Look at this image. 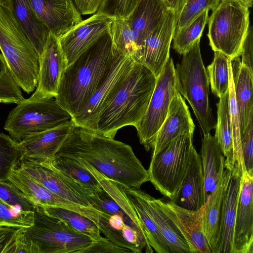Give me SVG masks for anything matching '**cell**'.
I'll return each instance as SVG.
<instances>
[{"instance_id": "obj_1", "label": "cell", "mask_w": 253, "mask_h": 253, "mask_svg": "<svg viewBox=\"0 0 253 253\" xmlns=\"http://www.w3.org/2000/svg\"><path fill=\"white\" fill-rule=\"evenodd\" d=\"M59 156L85 162L126 188L139 189L149 181L129 145L82 127L74 126L55 157Z\"/></svg>"}, {"instance_id": "obj_2", "label": "cell", "mask_w": 253, "mask_h": 253, "mask_svg": "<svg viewBox=\"0 0 253 253\" xmlns=\"http://www.w3.org/2000/svg\"><path fill=\"white\" fill-rule=\"evenodd\" d=\"M113 58L111 40L107 33L67 66L55 98L72 118L81 112L106 77Z\"/></svg>"}, {"instance_id": "obj_3", "label": "cell", "mask_w": 253, "mask_h": 253, "mask_svg": "<svg viewBox=\"0 0 253 253\" xmlns=\"http://www.w3.org/2000/svg\"><path fill=\"white\" fill-rule=\"evenodd\" d=\"M156 82V77L148 68L135 62L103 106L96 132L114 138L124 126L136 128L147 110Z\"/></svg>"}, {"instance_id": "obj_4", "label": "cell", "mask_w": 253, "mask_h": 253, "mask_svg": "<svg viewBox=\"0 0 253 253\" xmlns=\"http://www.w3.org/2000/svg\"><path fill=\"white\" fill-rule=\"evenodd\" d=\"M0 49L8 71L27 93L38 84L39 56L12 12L0 5Z\"/></svg>"}, {"instance_id": "obj_5", "label": "cell", "mask_w": 253, "mask_h": 253, "mask_svg": "<svg viewBox=\"0 0 253 253\" xmlns=\"http://www.w3.org/2000/svg\"><path fill=\"white\" fill-rule=\"evenodd\" d=\"M198 40L176 65L175 71L180 94L188 101L199 124L203 135L215 128L210 100L209 82Z\"/></svg>"}, {"instance_id": "obj_6", "label": "cell", "mask_w": 253, "mask_h": 253, "mask_svg": "<svg viewBox=\"0 0 253 253\" xmlns=\"http://www.w3.org/2000/svg\"><path fill=\"white\" fill-rule=\"evenodd\" d=\"M72 122V117L55 97L24 99L8 114L4 129L15 141L26 136Z\"/></svg>"}, {"instance_id": "obj_7", "label": "cell", "mask_w": 253, "mask_h": 253, "mask_svg": "<svg viewBox=\"0 0 253 253\" xmlns=\"http://www.w3.org/2000/svg\"><path fill=\"white\" fill-rule=\"evenodd\" d=\"M193 136L181 134L152 155L149 181L170 201L175 199L188 167Z\"/></svg>"}, {"instance_id": "obj_8", "label": "cell", "mask_w": 253, "mask_h": 253, "mask_svg": "<svg viewBox=\"0 0 253 253\" xmlns=\"http://www.w3.org/2000/svg\"><path fill=\"white\" fill-rule=\"evenodd\" d=\"M249 8L236 0H223L208 18V37L213 51L230 59L240 56L250 26Z\"/></svg>"}, {"instance_id": "obj_9", "label": "cell", "mask_w": 253, "mask_h": 253, "mask_svg": "<svg viewBox=\"0 0 253 253\" xmlns=\"http://www.w3.org/2000/svg\"><path fill=\"white\" fill-rule=\"evenodd\" d=\"M23 228L32 243L33 253H81L95 241L37 206L33 225Z\"/></svg>"}, {"instance_id": "obj_10", "label": "cell", "mask_w": 253, "mask_h": 253, "mask_svg": "<svg viewBox=\"0 0 253 253\" xmlns=\"http://www.w3.org/2000/svg\"><path fill=\"white\" fill-rule=\"evenodd\" d=\"M178 94H180L179 83L173 60L169 57L156 78L147 110L136 128L139 142L146 150L152 148L157 133L167 117L170 102Z\"/></svg>"}, {"instance_id": "obj_11", "label": "cell", "mask_w": 253, "mask_h": 253, "mask_svg": "<svg viewBox=\"0 0 253 253\" xmlns=\"http://www.w3.org/2000/svg\"><path fill=\"white\" fill-rule=\"evenodd\" d=\"M52 160L22 157L16 167L49 191L75 204L92 207L88 198L93 194L64 174L52 163Z\"/></svg>"}, {"instance_id": "obj_12", "label": "cell", "mask_w": 253, "mask_h": 253, "mask_svg": "<svg viewBox=\"0 0 253 253\" xmlns=\"http://www.w3.org/2000/svg\"><path fill=\"white\" fill-rule=\"evenodd\" d=\"M112 52L114 58L110 70L83 110L72 118L75 126L96 132L98 118L103 106L135 63L130 56Z\"/></svg>"}, {"instance_id": "obj_13", "label": "cell", "mask_w": 253, "mask_h": 253, "mask_svg": "<svg viewBox=\"0 0 253 253\" xmlns=\"http://www.w3.org/2000/svg\"><path fill=\"white\" fill-rule=\"evenodd\" d=\"M112 18L96 12L58 37L67 66L108 33Z\"/></svg>"}, {"instance_id": "obj_14", "label": "cell", "mask_w": 253, "mask_h": 253, "mask_svg": "<svg viewBox=\"0 0 253 253\" xmlns=\"http://www.w3.org/2000/svg\"><path fill=\"white\" fill-rule=\"evenodd\" d=\"M67 67L66 57L58 37L49 32L39 55L37 86L31 99L55 97L62 75Z\"/></svg>"}, {"instance_id": "obj_15", "label": "cell", "mask_w": 253, "mask_h": 253, "mask_svg": "<svg viewBox=\"0 0 253 253\" xmlns=\"http://www.w3.org/2000/svg\"><path fill=\"white\" fill-rule=\"evenodd\" d=\"M8 180L36 206L58 207L76 212L98 224L100 211L93 207L75 204L49 191L21 169L15 168Z\"/></svg>"}, {"instance_id": "obj_16", "label": "cell", "mask_w": 253, "mask_h": 253, "mask_svg": "<svg viewBox=\"0 0 253 253\" xmlns=\"http://www.w3.org/2000/svg\"><path fill=\"white\" fill-rule=\"evenodd\" d=\"M253 176H241L233 235V253H253Z\"/></svg>"}, {"instance_id": "obj_17", "label": "cell", "mask_w": 253, "mask_h": 253, "mask_svg": "<svg viewBox=\"0 0 253 253\" xmlns=\"http://www.w3.org/2000/svg\"><path fill=\"white\" fill-rule=\"evenodd\" d=\"M175 15L169 10L160 23L145 38L142 63L157 78L169 58Z\"/></svg>"}, {"instance_id": "obj_18", "label": "cell", "mask_w": 253, "mask_h": 253, "mask_svg": "<svg viewBox=\"0 0 253 253\" xmlns=\"http://www.w3.org/2000/svg\"><path fill=\"white\" fill-rule=\"evenodd\" d=\"M49 31L59 37L83 20L73 0H29Z\"/></svg>"}, {"instance_id": "obj_19", "label": "cell", "mask_w": 253, "mask_h": 253, "mask_svg": "<svg viewBox=\"0 0 253 253\" xmlns=\"http://www.w3.org/2000/svg\"><path fill=\"white\" fill-rule=\"evenodd\" d=\"M161 203L166 213L184 235L192 253H212L203 231V207L192 211L181 208L171 201L165 202L161 199Z\"/></svg>"}, {"instance_id": "obj_20", "label": "cell", "mask_w": 253, "mask_h": 253, "mask_svg": "<svg viewBox=\"0 0 253 253\" xmlns=\"http://www.w3.org/2000/svg\"><path fill=\"white\" fill-rule=\"evenodd\" d=\"M195 126L189 107L180 94L171 100L167 117L158 130L152 146V155L181 134L193 136Z\"/></svg>"}, {"instance_id": "obj_21", "label": "cell", "mask_w": 253, "mask_h": 253, "mask_svg": "<svg viewBox=\"0 0 253 253\" xmlns=\"http://www.w3.org/2000/svg\"><path fill=\"white\" fill-rule=\"evenodd\" d=\"M219 253H233V242L241 173L235 165L226 169Z\"/></svg>"}, {"instance_id": "obj_22", "label": "cell", "mask_w": 253, "mask_h": 253, "mask_svg": "<svg viewBox=\"0 0 253 253\" xmlns=\"http://www.w3.org/2000/svg\"><path fill=\"white\" fill-rule=\"evenodd\" d=\"M74 126L72 121L25 137L19 142L21 158L53 160Z\"/></svg>"}, {"instance_id": "obj_23", "label": "cell", "mask_w": 253, "mask_h": 253, "mask_svg": "<svg viewBox=\"0 0 253 253\" xmlns=\"http://www.w3.org/2000/svg\"><path fill=\"white\" fill-rule=\"evenodd\" d=\"M183 209L196 211L205 204L204 182L201 155L192 148L185 175L173 201Z\"/></svg>"}, {"instance_id": "obj_24", "label": "cell", "mask_w": 253, "mask_h": 253, "mask_svg": "<svg viewBox=\"0 0 253 253\" xmlns=\"http://www.w3.org/2000/svg\"><path fill=\"white\" fill-rule=\"evenodd\" d=\"M88 202L95 209L111 215L117 214L128 218L143 229L122 185L113 181H108L103 185L101 193L89 196Z\"/></svg>"}, {"instance_id": "obj_25", "label": "cell", "mask_w": 253, "mask_h": 253, "mask_svg": "<svg viewBox=\"0 0 253 253\" xmlns=\"http://www.w3.org/2000/svg\"><path fill=\"white\" fill-rule=\"evenodd\" d=\"M240 119V135L253 118V73L242 65L239 57L230 59Z\"/></svg>"}, {"instance_id": "obj_26", "label": "cell", "mask_w": 253, "mask_h": 253, "mask_svg": "<svg viewBox=\"0 0 253 253\" xmlns=\"http://www.w3.org/2000/svg\"><path fill=\"white\" fill-rule=\"evenodd\" d=\"M201 157L206 201L216 189L224 174L225 157L216 138L210 133L204 135Z\"/></svg>"}, {"instance_id": "obj_27", "label": "cell", "mask_w": 253, "mask_h": 253, "mask_svg": "<svg viewBox=\"0 0 253 253\" xmlns=\"http://www.w3.org/2000/svg\"><path fill=\"white\" fill-rule=\"evenodd\" d=\"M124 191L141 222L151 248L157 253H171L151 214L146 193L139 189L125 187Z\"/></svg>"}, {"instance_id": "obj_28", "label": "cell", "mask_w": 253, "mask_h": 253, "mask_svg": "<svg viewBox=\"0 0 253 253\" xmlns=\"http://www.w3.org/2000/svg\"><path fill=\"white\" fill-rule=\"evenodd\" d=\"M7 8L12 12L39 56L50 32L29 0H10Z\"/></svg>"}, {"instance_id": "obj_29", "label": "cell", "mask_w": 253, "mask_h": 253, "mask_svg": "<svg viewBox=\"0 0 253 253\" xmlns=\"http://www.w3.org/2000/svg\"><path fill=\"white\" fill-rule=\"evenodd\" d=\"M225 172L216 189L207 198L203 208V231L212 253H219Z\"/></svg>"}, {"instance_id": "obj_30", "label": "cell", "mask_w": 253, "mask_h": 253, "mask_svg": "<svg viewBox=\"0 0 253 253\" xmlns=\"http://www.w3.org/2000/svg\"><path fill=\"white\" fill-rule=\"evenodd\" d=\"M108 33L112 51L130 56L136 63L141 64L144 39L126 20L112 18Z\"/></svg>"}, {"instance_id": "obj_31", "label": "cell", "mask_w": 253, "mask_h": 253, "mask_svg": "<svg viewBox=\"0 0 253 253\" xmlns=\"http://www.w3.org/2000/svg\"><path fill=\"white\" fill-rule=\"evenodd\" d=\"M146 197L151 214L171 253H192L184 235L164 210L161 199L147 193Z\"/></svg>"}, {"instance_id": "obj_32", "label": "cell", "mask_w": 253, "mask_h": 253, "mask_svg": "<svg viewBox=\"0 0 253 253\" xmlns=\"http://www.w3.org/2000/svg\"><path fill=\"white\" fill-rule=\"evenodd\" d=\"M169 9L162 0H140L126 20L145 39L163 20Z\"/></svg>"}, {"instance_id": "obj_33", "label": "cell", "mask_w": 253, "mask_h": 253, "mask_svg": "<svg viewBox=\"0 0 253 253\" xmlns=\"http://www.w3.org/2000/svg\"><path fill=\"white\" fill-rule=\"evenodd\" d=\"M217 105L215 136L225 157L224 169L232 170L235 166L228 91L219 98Z\"/></svg>"}, {"instance_id": "obj_34", "label": "cell", "mask_w": 253, "mask_h": 253, "mask_svg": "<svg viewBox=\"0 0 253 253\" xmlns=\"http://www.w3.org/2000/svg\"><path fill=\"white\" fill-rule=\"evenodd\" d=\"M39 207L47 214L63 221L73 229L89 236L95 241L102 237L99 228L94 222L76 212L58 207Z\"/></svg>"}, {"instance_id": "obj_35", "label": "cell", "mask_w": 253, "mask_h": 253, "mask_svg": "<svg viewBox=\"0 0 253 253\" xmlns=\"http://www.w3.org/2000/svg\"><path fill=\"white\" fill-rule=\"evenodd\" d=\"M52 163L56 168L93 195H98L103 191L96 178L75 160L63 156L55 157Z\"/></svg>"}, {"instance_id": "obj_36", "label": "cell", "mask_w": 253, "mask_h": 253, "mask_svg": "<svg viewBox=\"0 0 253 253\" xmlns=\"http://www.w3.org/2000/svg\"><path fill=\"white\" fill-rule=\"evenodd\" d=\"M208 10L202 12L190 24L174 32L173 48L180 55L189 50L194 43L201 39L209 18Z\"/></svg>"}, {"instance_id": "obj_37", "label": "cell", "mask_w": 253, "mask_h": 253, "mask_svg": "<svg viewBox=\"0 0 253 253\" xmlns=\"http://www.w3.org/2000/svg\"><path fill=\"white\" fill-rule=\"evenodd\" d=\"M214 53L213 60L206 70L211 91L219 98L229 89L230 59L221 52Z\"/></svg>"}, {"instance_id": "obj_38", "label": "cell", "mask_w": 253, "mask_h": 253, "mask_svg": "<svg viewBox=\"0 0 253 253\" xmlns=\"http://www.w3.org/2000/svg\"><path fill=\"white\" fill-rule=\"evenodd\" d=\"M229 106L232 126L235 165L239 169L242 174L243 173L246 172L242 152L239 114L235 98L234 82L230 66V62L229 64Z\"/></svg>"}, {"instance_id": "obj_39", "label": "cell", "mask_w": 253, "mask_h": 253, "mask_svg": "<svg viewBox=\"0 0 253 253\" xmlns=\"http://www.w3.org/2000/svg\"><path fill=\"white\" fill-rule=\"evenodd\" d=\"M223 0H182L180 9L175 15L174 32L190 24L206 10L215 9Z\"/></svg>"}, {"instance_id": "obj_40", "label": "cell", "mask_w": 253, "mask_h": 253, "mask_svg": "<svg viewBox=\"0 0 253 253\" xmlns=\"http://www.w3.org/2000/svg\"><path fill=\"white\" fill-rule=\"evenodd\" d=\"M21 157L19 142L0 132V181H8L9 173Z\"/></svg>"}, {"instance_id": "obj_41", "label": "cell", "mask_w": 253, "mask_h": 253, "mask_svg": "<svg viewBox=\"0 0 253 253\" xmlns=\"http://www.w3.org/2000/svg\"><path fill=\"white\" fill-rule=\"evenodd\" d=\"M34 211H24L0 198V227L27 228L34 224Z\"/></svg>"}, {"instance_id": "obj_42", "label": "cell", "mask_w": 253, "mask_h": 253, "mask_svg": "<svg viewBox=\"0 0 253 253\" xmlns=\"http://www.w3.org/2000/svg\"><path fill=\"white\" fill-rule=\"evenodd\" d=\"M140 0H103L96 12L126 20Z\"/></svg>"}, {"instance_id": "obj_43", "label": "cell", "mask_w": 253, "mask_h": 253, "mask_svg": "<svg viewBox=\"0 0 253 253\" xmlns=\"http://www.w3.org/2000/svg\"><path fill=\"white\" fill-rule=\"evenodd\" d=\"M0 198L24 211H34L36 206L9 180L0 181Z\"/></svg>"}, {"instance_id": "obj_44", "label": "cell", "mask_w": 253, "mask_h": 253, "mask_svg": "<svg viewBox=\"0 0 253 253\" xmlns=\"http://www.w3.org/2000/svg\"><path fill=\"white\" fill-rule=\"evenodd\" d=\"M24 99L21 88L13 80L8 71L0 78V103L17 104Z\"/></svg>"}, {"instance_id": "obj_45", "label": "cell", "mask_w": 253, "mask_h": 253, "mask_svg": "<svg viewBox=\"0 0 253 253\" xmlns=\"http://www.w3.org/2000/svg\"><path fill=\"white\" fill-rule=\"evenodd\" d=\"M240 139L246 172L253 176V118L240 135Z\"/></svg>"}, {"instance_id": "obj_46", "label": "cell", "mask_w": 253, "mask_h": 253, "mask_svg": "<svg viewBox=\"0 0 253 253\" xmlns=\"http://www.w3.org/2000/svg\"><path fill=\"white\" fill-rule=\"evenodd\" d=\"M33 253L32 245L23 227L17 228L3 253Z\"/></svg>"}, {"instance_id": "obj_47", "label": "cell", "mask_w": 253, "mask_h": 253, "mask_svg": "<svg viewBox=\"0 0 253 253\" xmlns=\"http://www.w3.org/2000/svg\"><path fill=\"white\" fill-rule=\"evenodd\" d=\"M132 253L131 251L120 247L108 238L101 237L99 239L93 241L89 246L84 250L81 253Z\"/></svg>"}, {"instance_id": "obj_48", "label": "cell", "mask_w": 253, "mask_h": 253, "mask_svg": "<svg viewBox=\"0 0 253 253\" xmlns=\"http://www.w3.org/2000/svg\"><path fill=\"white\" fill-rule=\"evenodd\" d=\"M240 56L242 57L241 65L253 73V31L252 26H249L248 29L242 46Z\"/></svg>"}, {"instance_id": "obj_49", "label": "cell", "mask_w": 253, "mask_h": 253, "mask_svg": "<svg viewBox=\"0 0 253 253\" xmlns=\"http://www.w3.org/2000/svg\"><path fill=\"white\" fill-rule=\"evenodd\" d=\"M103 0H73L81 15L93 14L96 13Z\"/></svg>"}, {"instance_id": "obj_50", "label": "cell", "mask_w": 253, "mask_h": 253, "mask_svg": "<svg viewBox=\"0 0 253 253\" xmlns=\"http://www.w3.org/2000/svg\"><path fill=\"white\" fill-rule=\"evenodd\" d=\"M16 228L0 227V253L3 252L16 230Z\"/></svg>"}, {"instance_id": "obj_51", "label": "cell", "mask_w": 253, "mask_h": 253, "mask_svg": "<svg viewBox=\"0 0 253 253\" xmlns=\"http://www.w3.org/2000/svg\"><path fill=\"white\" fill-rule=\"evenodd\" d=\"M168 8L173 11L176 15L180 7L182 0H162Z\"/></svg>"}, {"instance_id": "obj_52", "label": "cell", "mask_w": 253, "mask_h": 253, "mask_svg": "<svg viewBox=\"0 0 253 253\" xmlns=\"http://www.w3.org/2000/svg\"><path fill=\"white\" fill-rule=\"evenodd\" d=\"M7 71L8 69L6 62L2 54L0 53V78L2 77Z\"/></svg>"}, {"instance_id": "obj_53", "label": "cell", "mask_w": 253, "mask_h": 253, "mask_svg": "<svg viewBox=\"0 0 253 253\" xmlns=\"http://www.w3.org/2000/svg\"><path fill=\"white\" fill-rule=\"evenodd\" d=\"M244 6L249 8L252 7L253 0H236Z\"/></svg>"}, {"instance_id": "obj_54", "label": "cell", "mask_w": 253, "mask_h": 253, "mask_svg": "<svg viewBox=\"0 0 253 253\" xmlns=\"http://www.w3.org/2000/svg\"><path fill=\"white\" fill-rule=\"evenodd\" d=\"M9 2L10 0H0V5L7 8L9 6Z\"/></svg>"}]
</instances>
